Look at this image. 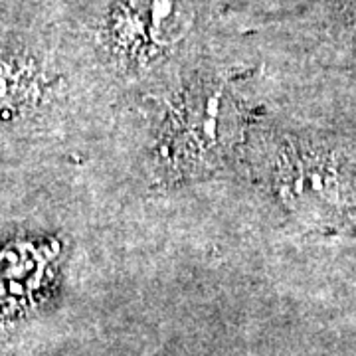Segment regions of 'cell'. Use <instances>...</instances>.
I'll return each instance as SVG.
<instances>
[{"instance_id":"cell-1","label":"cell","mask_w":356,"mask_h":356,"mask_svg":"<svg viewBox=\"0 0 356 356\" xmlns=\"http://www.w3.org/2000/svg\"><path fill=\"white\" fill-rule=\"evenodd\" d=\"M232 99L224 86H200L182 97L170 115L163 153L172 166L198 170L229 145Z\"/></svg>"},{"instance_id":"cell-2","label":"cell","mask_w":356,"mask_h":356,"mask_svg":"<svg viewBox=\"0 0 356 356\" xmlns=\"http://www.w3.org/2000/svg\"><path fill=\"white\" fill-rule=\"evenodd\" d=\"M191 24L186 0H121L109 16L107 42L119 58L143 62L178 44Z\"/></svg>"},{"instance_id":"cell-3","label":"cell","mask_w":356,"mask_h":356,"mask_svg":"<svg viewBox=\"0 0 356 356\" xmlns=\"http://www.w3.org/2000/svg\"><path fill=\"white\" fill-rule=\"evenodd\" d=\"M339 188L341 182L337 166L327 159L295 151L283 154L280 165V191L289 202L299 206L321 200L327 202L339 194Z\"/></svg>"},{"instance_id":"cell-4","label":"cell","mask_w":356,"mask_h":356,"mask_svg":"<svg viewBox=\"0 0 356 356\" xmlns=\"http://www.w3.org/2000/svg\"><path fill=\"white\" fill-rule=\"evenodd\" d=\"M44 254L32 245L0 254V313H10L30 301L44 275Z\"/></svg>"},{"instance_id":"cell-5","label":"cell","mask_w":356,"mask_h":356,"mask_svg":"<svg viewBox=\"0 0 356 356\" xmlns=\"http://www.w3.org/2000/svg\"><path fill=\"white\" fill-rule=\"evenodd\" d=\"M32 88L30 72L22 65H0V105L13 107L24 102Z\"/></svg>"}]
</instances>
